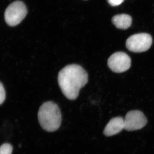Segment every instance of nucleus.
I'll list each match as a JSON object with an SVG mask.
<instances>
[{
	"instance_id": "obj_3",
	"label": "nucleus",
	"mask_w": 154,
	"mask_h": 154,
	"mask_svg": "<svg viewBox=\"0 0 154 154\" xmlns=\"http://www.w3.org/2000/svg\"><path fill=\"white\" fill-rule=\"evenodd\" d=\"M27 14V8L24 3L21 1H16L6 9L5 13V20L10 26H17L25 19Z\"/></svg>"
},
{
	"instance_id": "obj_10",
	"label": "nucleus",
	"mask_w": 154,
	"mask_h": 154,
	"mask_svg": "<svg viewBox=\"0 0 154 154\" xmlns=\"http://www.w3.org/2000/svg\"><path fill=\"white\" fill-rule=\"evenodd\" d=\"M6 99V92L2 84L0 82V105L5 101Z\"/></svg>"
},
{
	"instance_id": "obj_5",
	"label": "nucleus",
	"mask_w": 154,
	"mask_h": 154,
	"mask_svg": "<svg viewBox=\"0 0 154 154\" xmlns=\"http://www.w3.org/2000/svg\"><path fill=\"white\" fill-rule=\"evenodd\" d=\"M107 65L109 68L114 72H123L130 67L131 60L125 53L116 52L108 59Z\"/></svg>"
},
{
	"instance_id": "obj_1",
	"label": "nucleus",
	"mask_w": 154,
	"mask_h": 154,
	"mask_svg": "<svg viewBox=\"0 0 154 154\" xmlns=\"http://www.w3.org/2000/svg\"><path fill=\"white\" fill-rule=\"evenodd\" d=\"M88 75L79 65L71 64L62 69L58 75V82L63 94L68 99H77L80 90L88 83Z\"/></svg>"
},
{
	"instance_id": "obj_6",
	"label": "nucleus",
	"mask_w": 154,
	"mask_h": 154,
	"mask_svg": "<svg viewBox=\"0 0 154 154\" xmlns=\"http://www.w3.org/2000/svg\"><path fill=\"white\" fill-rule=\"evenodd\" d=\"M147 122L142 112L138 110H131L127 113L124 119V129L133 131L143 128Z\"/></svg>"
},
{
	"instance_id": "obj_7",
	"label": "nucleus",
	"mask_w": 154,
	"mask_h": 154,
	"mask_svg": "<svg viewBox=\"0 0 154 154\" xmlns=\"http://www.w3.org/2000/svg\"><path fill=\"white\" fill-rule=\"evenodd\" d=\"M124 129V119L120 116L111 119L105 126L103 134L107 137L114 135Z\"/></svg>"
},
{
	"instance_id": "obj_9",
	"label": "nucleus",
	"mask_w": 154,
	"mask_h": 154,
	"mask_svg": "<svg viewBox=\"0 0 154 154\" xmlns=\"http://www.w3.org/2000/svg\"><path fill=\"white\" fill-rule=\"evenodd\" d=\"M13 148L10 143L3 144L0 146V154H12Z\"/></svg>"
},
{
	"instance_id": "obj_11",
	"label": "nucleus",
	"mask_w": 154,
	"mask_h": 154,
	"mask_svg": "<svg viewBox=\"0 0 154 154\" xmlns=\"http://www.w3.org/2000/svg\"><path fill=\"white\" fill-rule=\"evenodd\" d=\"M107 1L110 5L115 7L121 5L124 0H107Z\"/></svg>"
},
{
	"instance_id": "obj_2",
	"label": "nucleus",
	"mask_w": 154,
	"mask_h": 154,
	"mask_svg": "<svg viewBox=\"0 0 154 154\" xmlns=\"http://www.w3.org/2000/svg\"><path fill=\"white\" fill-rule=\"evenodd\" d=\"M38 119L40 126L45 131L49 132L56 131L61 123L60 109L54 102H45L39 108Z\"/></svg>"
},
{
	"instance_id": "obj_8",
	"label": "nucleus",
	"mask_w": 154,
	"mask_h": 154,
	"mask_svg": "<svg viewBox=\"0 0 154 154\" xmlns=\"http://www.w3.org/2000/svg\"><path fill=\"white\" fill-rule=\"evenodd\" d=\"M113 25L119 29H128L130 27L132 23V19L129 15L120 14L114 16L112 18Z\"/></svg>"
},
{
	"instance_id": "obj_4",
	"label": "nucleus",
	"mask_w": 154,
	"mask_h": 154,
	"mask_svg": "<svg viewBox=\"0 0 154 154\" xmlns=\"http://www.w3.org/2000/svg\"><path fill=\"white\" fill-rule=\"evenodd\" d=\"M152 43V36L146 33H140L130 36L126 42V46L130 51L141 53L149 49Z\"/></svg>"
}]
</instances>
